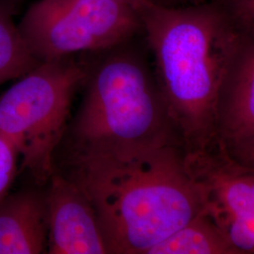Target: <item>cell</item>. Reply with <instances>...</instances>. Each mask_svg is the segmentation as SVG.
Segmentation results:
<instances>
[{
  "label": "cell",
  "mask_w": 254,
  "mask_h": 254,
  "mask_svg": "<svg viewBox=\"0 0 254 254\" xmlns=\"http://www.w3.org/2000/svg\"><path fill=\"white\" fill-rule=\"evenodd\" d=\"M71 178L91 200L109 254H148L206 211L180 144L141 152L72 154Z\"/></svg>",
  "instance_id": "cell-1"
},
{
  "label": "cell",
  "mask_w": 254,
  "mask_h": 254,
  "mask_svg": "<svg viewBox=\"0 0 254 254\" xmlns=\"http://www.w3.org/2000/svg\"><path fill=\"white\" fill-rule=\"evenodd\" d=\"M137 13L186 154H203L218 143V98L243 36L217 4L173 7L153 0Z\"/></svg>",
  "instance_id": "cell-2"
},
{
  "label": "cell",
  "mask_w": 254,
  "mask_h": 254,
  "mask_svg": "<svg viewBox=\"0 0 254 254\" xmlns=\"http://www.w3.org/2000/svg\"><path fill=\"white\" fill-rule=\"evenodd\" d=\"M173 143L183 146L144 63L129 51L110 55L90 79L74 124L73 154L141 152Z\"/></svg>",
  "instance_id": "cell-3"
},
{
  "label": "cell",
  "mask_w": 254,
  "mask_h": 254,
  "mask_svg": "<svg viewBox=\"0 0 254 254\" xmlns=\"http://www.w3.org/2000/svg\"><path fill=\"white\" fill-rule=\"evenodd\" d=\"M89 75L72 57L42 62L0 95V135L16 150L21 168L38 185L54 174L73 93Z\"/></svg>",
  "instance_id": "cell-4"
},
{
  "label": "cell",
  "mask_w": 254,
  "mask_h": 254,
  "mask_svg": "<svg viewBox=\"0 0 254 254\" xmlns=\"http://www.w3.org/2000/svg\"><path fill=\"white\" fill-rule=\"evenodd\" d=\"M17 26L41 63L111 49L141 29L137 11L121 0H38Z\"/></svg>",
  "instance_id": "cell-5"
},
{
  "label": "cell",
  "mask_w": 254,
  "mask_h": 254,
  "mask_svg": "<svg viewBox=\"0 0 254 254\" xmlns=\"http://www.w3.org/2000/svg\"><path fill=\"white\" fill-rule=\"evenodd\" d=\"M203 188L206 211L240 254H254V168L217 143L203 154H186Z\"/></svg>",
  "instance_id": "cell-6"
},
{
  "label": "cell",
  "mask_w": 254,
  "mask_h": 254,
  "mask_svg": "<svg viewBox=\"0 0 254 254\" xmlns=\"http://www.w3.org/2000/svg\"><path fill=\"white\" fill-rule=\"evenodd\" d=\"M46 198L50 254H109L98 214L78 184L55 173Z\"/></svg>",
  "instance_id": "cell-7"
},
{
  "label": "cell",
  "mask_w": 254,
  "mask_h": 254,
  "mask_svg": "<svg viewBox=\"0 0 254 254\" xmlns=\"http://www.w3.org/2000/svg\"><path fill=\"white\" fill-rule=\"evenodd\" d=\"M217 134L228 152L254 141V41L244 37L219 94Z\"/></svg>",
  "instance_id": "cell-8"
},
{
  "label": "cell",
  "mask_w": 254,
  "mask_h": 254,
  "mask_svg": "<svg viewBox=\"0 0 254 254\" xmlns=\"http://www.w3.org/2000/svg\"><path fill=\"white\" fill-rule=\"evenodd\" d=\"M48 238L46 200L23 190L0 202V254H45Z\"/></svg>",
  "instance_id": "cell-9"
},
{
  "label": "cell",
  "mask_w": 254,
  "mask_h": 254,
  "mask_svg": "<svg viewBox=\"0 0 254 254\" xmlns=\"http://www.w3.org/2000/svg\"><path fill=\"white\" fill-rule=\"evenodd\" d=\"M148 254H240L216 221L204 211Z\"/></svg>",
  "instance_id": "cell-10"
},
{
  "label": "cell",
  "mask_w": 254,
  "mask_h": 254,
  "mask_svg": "<svg viewBox=\"0 0 254 254\" xmlns=\"http://www.w3.org/2000/svg\"><path fill=\"white\" fill-rule=\"evenodd\" d=\"M41 62L31 52L7 12L0 9V86L17 79Z\"/></svg>",
  "instance_id": "cell-11"
},
{
  "label": "cell",
  "mask_w": 254,
  "mask_h": 254,
  "mask_svg": "<svg viewBox=\"0 0 254 254\" xmlns=\"http://www.w3.org/2000/svg\"><path fill=\"white\" fill-rule=\"evenodd\" d=\"M221 6L241 35L254 41V0H223Z\"/></svg>",
  "instance_id": "cell-12"
},
{
  "label": "cell",
  "mask_w": 254,
  "mask_h": 254,
  "mask_svg": "<svg viewBox=\"0 0 254 254\" xmlns=\"http://www.w3.org/2000/svg\"><path fill=\"white\" fill-rule=\"evenodd\" d=\"M18 157L14 147L0 135V202L7 196L13 181Z\"/></svg>",
  "instance_id": "cell-13"
},
{
  "label": "cell",
  "mask_w": 254,
  "mask_h": 254,
  "mask_svg": "<svg viewBox=\"0 0 254 254\" xmlns=\"http://www.w3.org/2000/svg\"><path fill=\"white\" fill-rule=\"evenodd\" d=\"M228 153L236 158L237 161L254 168V141Z\"/></svg>",
  "instance_id": "cell-14"
},
{
  "label": "cell",
  "mask_w": 254,
  "mask_h": 254,
  "mask_svg": "<svg viewBox=\"0 0 254 254\" xmlns=\"http://www.w3.org/2000/svg\"><path fill=\"white\" fill-rule=\"evenodd\" d=\"M121 1H124L127 4H129L130 6H132L134 9H136V11L138 10V9L146 3L148 1H153V0H121ZM161 1V0H159Z\"/></svg>",
  "instance_id": "cell-15"
},
{
  "label": "cell",
  "mask_w": 254,
  "mask_h": 254,
  "mask_svg": "<svg viewBox=\"0 0 254 254\" xmlns=\"http://www.w3.org/2000/svg\"><path fill=\"white\" fill-rule=\"evenodd\" d=\"M176 2L179 3H188V4H199V3H202L204 0H174Z\"/></svg>",
  "instance_id": "cell-16"
}]
</instances>
